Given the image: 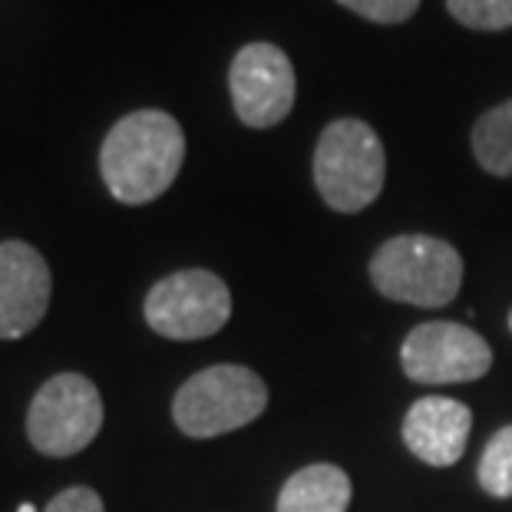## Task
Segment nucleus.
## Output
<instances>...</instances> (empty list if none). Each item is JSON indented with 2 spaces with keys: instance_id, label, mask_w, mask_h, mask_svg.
<instances>
[{
  "instance_id": "nucleus-17",
  "label": "nucleus",
  "mask_w": 512,
  "mask_h": 512,
  "mask_svg": "<svg viewBox=\"0 0 512 512\" xmlns=\"http://www.w3.org/2000/svg\"><path fill=\"white\" fill-rule=\"evenodd\" d=\"M17 512H37V509H34V506H30V503H24V506H20Z\"/></svg>"
},
{
  "instance_id": "nucleus-2",
  "label": "nucleus",
  "mask_w": 512,
  "mask_h": 512,
  "mask_svg": "<svg viewBox=\"0 0 512 512\" xmlns=\"http://www.w3.org/2000/svg\"><path fill=\"white\" fill-rule=\"evenodd\" d=\"M387 179L384 143L364 119L344 116L324 126L314 146V185L328 209L354 215L377 202Z\"/></svg>"
},
{
  "instance_id": "nucleus-3",
  "label": "nucleus",
  "mask_w": 512,
  "mask_h": 512,
  "mask_svg": "<svg viewBox=\"0 0 512 512\" xmlns=\"http://www.w3.org/2000/svg\"><path fill=\"white\" fill-rule=\"evenodd\" d=\"M370 285L413 308H446L463 288V258L443 238L397 235L370 258Z\"/></svg>"
},
{
  "instance_id": "nucleus-6",
  "label": "nucleus",
  "mask_w": 512,
  "mask_h": 512,
  "mask_svg": "<svg viewBox=\"0 0 512 512\" xmlns=\"http://www.w3.org/2000/svg\"><path fill=\"white\" fill-rule=\"evenodd\" d=\"M146 324L169 341H202L232 318V291L205 268H185L156 281L146 294Z\"/></svg>"
},
{
  "instance_id": "nucleus-16",
  "label": "nucleus",
  "mask_w": 512,
  "mask_h": 512,
  "mask_svg": "<svg viewBox=\"0 0 512 512\" xmlns=\"http://www.w3.org/2000/svg\"><path fill=\"white\" fill-rule=\"evenodd\" d=\"M43 512H106V509L100 493H93L90 486H70L53 496Z\"/></svg>"
},
{
  "instance_id": "nucleus-8",
  "label": "nucleus",
  "mask_w": 512,
  "mask_h": 512,
  "mask_svg": "<svg viewBox=\"0 0 512 512\" xmlns=\"http://www.w3.org/2000/svg\"><path fill=\"white\" fill-rule=\"evenodd\" d=\"M403 374L417 384H473L493 367V351L473 328L456 321L417 324L400 347Z\"/></svg>"
},
{
  "instance_id": "nucleus-18",
  "label": "nucleus",
  "mask_w": 512,
  "mask_h": 512,
  "mask_svg": "<svg viewBox=\"0 0 512 512\" xmlns=\"http://www.w3.org/2000/svg\"><path fill=\"white\" fill-rule=\"evenodd\" d=\"M509 331H512V311H509Z\"/></svg>"
},
{
  "instance_id": "nucleus-14",
  "label": "nucleus",
  "mask_w": 512,
  "mask_h": 512,
  "mask_svg": "<svg viewBox=\"0 0 512 512\" xmlns=\"http://www.w3.org/2000/svg\"><path fill=\"white\" fill-rule=\"evenodd\" d=\"M446 10L456 24L483 30V34H499L512 27V0H446Z\"/></svg>"
},
{
  "instance_id": "nucleus-13",
  "label": "nucleus",
  "mask_w": 512,
  "mask_h": 512,
  "mask_svg": "<svg viewBox=\"0 0 512 512\" xmlns=\"http://www.w3.org/2000/svg\"><path fill=\"white\" fill-rule=\"evenodd\" d=\"M479 486L496 499H512V427L493 433L476 466Z\"/></svg>"
},
{
  "instance_id": "nucleus-1",
  "label": "nucleus",
  "mask_w": 512,
  "mask_h": 512,
  "mask_svg": "<svg viewBox=\"0 0 512 512\" xmlns=\"http://www.w3.org/2000/svg\"><path fill=\"white\" fill-rule=\"evenodd\" d=\"M185 162V133L176 116L136 110L106 133L100 149V176L116 202H156L176 182Z\"/></svg>"
},
{
  "instance_id": "nucleus-4",
  "label": "nucleus",
  "mask_w": 512,
  "mask_h": 512,
  "mask_svg": "<svg viewBox=\"0 0 512 512\" xmlns=\"http://www.w3.org/2000/svg\"><path fill=\"white\" fill-rule=\"evenodd\" d=\"M268 407V387L242 364H215L192 374L176 390L172 420L192 440H212L242 430Z\"/></svg>"
},
{
  "instance_id": "nucleus-12",
  "label": "nucleus",
  "mask_w": 512,
  "mask_h": 512,
  "mask_svg": "<svg viewBox=\"0 0 512 512\" xmlns=\"http://www.w3.org/2000/svg\"><path fill=\"white\" fill-rule=\"evenodd\" d=\"M473 156L489 176H512V100L493 106L473 126Z\"/></svg>"
},
{
  "instance_id": "nucleus-15",
  "label": "nucleus",
  "mask_w": 512,
  "mask_h": 512,
  "mask_svg": "<svg viewBox=\"0 0 512 512\" xmlns=\"http://www.w3.org/2000/svg\"><path fill=\"white\" fill-rule=\"evenodd\" d=\"M344 10L370 20V24H407L420 10V0H337Z\"/></svg>"
},
{
  "instance_id": "nucleus-5",
  "label": "nucleus",
  "mask_w": 512,
  "mask_h": 512,
  "mask_svg": "<svg viewBox=\"0 0 512 512\" xmlns=\"http://www.w3.org/2000/svg\"><path fill=\"white\" fill-rule=\"evenodd\" d=\"M103 427V397L83 374H57L37 390L27 410V437L43 456H76Z\"/></svg>"
},
{
  "instance_id": "nucleus-11",
  "label": "nucleus",
  "mask_w": 512,
  "mask_h": 512,
  "mask_svg": "<svg viewBox=\"0 0 512 512\" xmlns=\"http://www.w3.org/2000/svg\"><path fill=\"white\" fill-rule=\"evenodd\" d=\"M351 476L334 463H311L281 486L275 512H347Z\"/></svg>"
},
{
  "instance_id": "nucleus-10",
  "label": "nucleus",
  "mask_w": 512,
  "mask_h": 512,
  "mask_svg": "<svg viewBox=\"0 0 512 512\" xmlns=\"http://www.w3.org/2000/svg\"><path fill=\"white\" fill-rule=\"evenodd\" d=\"M473 410L453 397H420L403 420V443L427 466H453L466 453Z\"/></svg>"
},
{
  "instance_id": "nucleus-9",
  "label": "nucleus",
  "mask_w": 512,
  "mask_h": 512,
  "mask_svg": "<svg viewBox=\"0 0 512 512\" xmlns=\"http://www.w3.org/2000/svg\"><path fill=\"white\" fill-rule=\"evenodd\" d=\"M50 265L34 245L0 242V337L17 341L37 328L50 308Z\"/></svg>"
},
{
  "instance_id": "nucleus-7",
  "label": "nucleus",
  "mask_w": 512,
  "mask_h": 512,
  "mask_svg": "<svg viewBox=\"0 0 512 512\" xmlns=\"http://www.w3.org/2000/svg\"><path fill=\"white\" fill-rule=\"evenodd\" d=\"M228 93L235 116L252 129H271L285 123L294 110V67L288 53L268 40L245 43L228 67Z\"/></svg>"
}]
</instances>
